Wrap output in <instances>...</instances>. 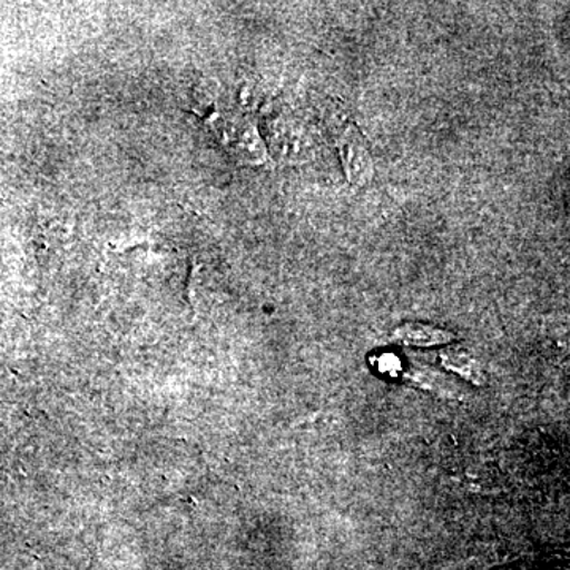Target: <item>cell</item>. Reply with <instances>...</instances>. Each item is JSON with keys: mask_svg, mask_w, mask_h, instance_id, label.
<instances>
[{"mask_svg": "<svg viewBox=\"0 0 570 570\" xmlns=\"http://www.w3.org/2000/svg\"><path fill=\"white\" fill-rule=\"evenodd\" d=\"M212 124L214 132L236 160L247 165L265 163L268 153L257 126L250 119L245 116L219 112L214 116Z\"/></svg>", "mask_w": 570, "mask_h": 570, "instance_id": "obj_1", "label": "cell"}, {"mask_svg": "<svg viewBox=\"0 0 570 570\" xmlns=\"http://www.w3.org/2000/svg\"><path fill=\"white\" fill-rule=\"evenodd\" d=\"M390 337L401 346L428 348L445 346V344L452 343L456 336L439 326L414 322V324L397 326Z\"/></svg>", "mask_w": 570, "mask_h": 570, "instance_id": "obj_3", "label": "cell"}, {"mask_svg": "<svg viewBox=\"0 0 570 570\" xmlns=\"http://www.w3.org/2000/svg\"><path fill=\"white\" fill-rule=\"evenodd\" d=\"M442 362L449 367V370L455 371L472 382H480L482 373H480V366L468 352L460 351V348H452V351H445L441 354Z\"/></svg>", "mask_w": 570, "mask_h": 570, "instance_id": "obj_4", "label": "cell"}, {"mask_svg": "<svg viewBox=\"0 0 570 570\" xmlns=\"http://www.w3.org/2000/svg\"><path fill=\"white\" fill-rule=\"evenodd\" d=\"M336 149L346 171L347 181L355 187H366L374 178V160L363 134L354 122L337 129Z\"/></svg>", "mask_w": 570, "mask_h": 570, "instance_id": "obj_2", "label": "cell"}]
</instances>
